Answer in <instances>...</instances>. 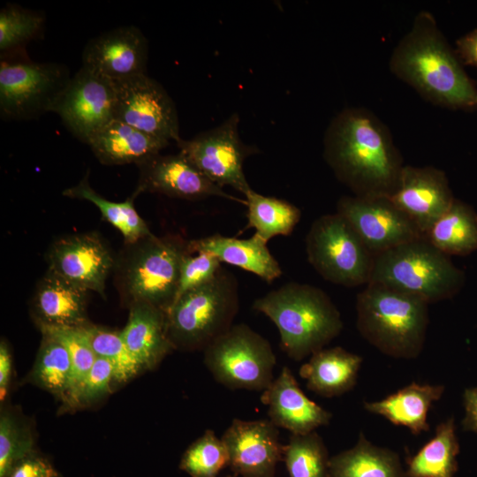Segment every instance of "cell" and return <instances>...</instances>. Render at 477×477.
Wrapping results in <instances>:
<instances>
[{
	"mask_svg": "<svg viewBox=\"0 0 477 477\" xmlns=\"http://www.w3.org/2000/svg\"><path fill=\"white\" fill-rule=\"evenodd\" d=\"M325 161L358 197H390L404 168L389 128L370 110L348 108L329 124Z\"/></svg>",
	"mask_w": 477,
	"mask_h": 477,
	"instance_id": "6da1fadb",
	"label": "cell"
},
{
	"mask_svg": "<svg viewBox=\"0 0 477 477\" xmlns=\"http://www.w3.org/2000/svg\"><path fill=\"white\" fill-rule=\"evenodd\" d=\"M391 72L433 104L477 110V87L467 75L433 14L420 11L395 47Z\"/></svg>",
	"mask_w": 477,
	"mask_h": 477,
	"instance_id": "7a4b0ae2",
	"label": "cell"
},
{
	"mask_svg": "<svg viewBox=\"0 0 477 477\" xmlns=\"http://www.w3.org/2000/svg\"><path fill=\"white\" fill-rule=\"evenodd\" d=\"M253 308L276 325L282 350L296 361L323 349L343 329L340 312L329 295L307 284L286 283L256 299Z\"/></svg>",
	"mask_w": 477,
	"mask_h": 477,
	"instance_id": "3957f363",
	"label": "cell"
},
{
	"mask_svg": "<svg viewBox=\"0 0 477 477\" xmlns=\"http://www.w3.org/2000/svg\"><path fill=\"white\" fill-rule=\"evenodd\" d=\"M428 307L420 298L369 283L357 295V329L381 352L397 359H415L424 347Z\"/></svg>",
	"mask_w": 477,
	"mask_h": 477,
	"instance_id": "277c9868",
	"label": "cell"
},
{
	"mask_svg": "<svg viewBox=\"0 0 477 477\" xmlns=\"http://www.w3.org/2000/svg\"><path fill=\"white\" fill-rule=\"evenodd\" d=\"M189 253V240L179 235L150 234L125 244L113 269L116 289L129 306L144 302L163 311L178 290L181 261Z\"/></svg>",
	"mask_w": 477,
	"mask_h": 477,
	"instance_id": "5b68a950",
	"label": "cell"
},
{
	"mask_svg": "<svg viewBox=\"0 0 477 477\" xmlns=\"http://www.w3.org/2000/svg\"><path fill=\"white\" fill-rule=\"evenodd\" d=\"M238 309V282L222 267L211 281L179 295L165 312L174 350L203 352L232 327Z\"/></svg>",
	"mask_w": 477,
	"mask_h": 477,
	"instance_id": "8992f818",
	"label": "cell"
},
{
	"mask_svg": "<svg viewBox=\"0 0 477 477\" xmlns=\"http://www.w3.org/2000/svg\"><path fill=\"white\" fill-rule=\"evenodd\" d=\"M464 282L463 271L425 237L375 254L369 281L412 294L428 304L453 297Z\"/></svg>",
	"mask_w": 477,
	"mask_h": 477,
	"instance_id": "52a82bcc",
	"label": "cell"
},
{
	"mask_svg": "<svg viewBox=\"0 0 477 477\" xmlns=\"http://www.w3.org/2000/svg\"><path fill=\"white\" fill-rule=\"evenodd\" d=\"M307 261L326 281L344 287L367 285L375 254L338 213L316 218L306 237Z\"/></svg>",
	"mask_w": 477,
	"mask_h": 477,
	"instance_id": "ba28073f",
	"label": "cell"
},
{
	"mask_svg": "<svg viewBox=\"0 0 477 477\" xmlns=\"http://www.w3.org/2000/svg\"><path fill=\"white\" fill-rule=\"evenodd\" d=\"M203 352L214 379L228 389L262 392L275 379L270 343L245 323L233 324Z\"/></svg>",
	"mask_w": 477,
	"mask_h": 477,
	"instance_id": "9c48e42d",
	"label": "cell"
},
{
	"mask_svg": "<svg viewBox=\"0 0 477 477\" xmlns=\"http://www.w3.org/2000/svg\"><path fill=\"white\" fill-rule=\"evenodd\" d=\"M71 78L63 64L36 63L28 57L1 60L2 119L27 121L52 112Z\"/></svg>",
	"mask_w": 477,
	"mask_h": 477,
	"instance_id": "30bf717a",
	"label": "cell"
},
{
	"mask_svg": "<svg viewBox=\"0 0 477 477\" xmlns=\"http://www.w3.org/2000/svg\"><path fill=\"white\" fill-rule=\"evenodd\" d=\"M238 114L219 126L200 132L191 140L176 142L182 153L211 182L223 188L229 186L246 195L250 187L244 173L246 159L258 149L242 142Z\"/></svg>",
	"mask_w": 477,
	"mask_h": 477,
	"instance_id": "8fae6325",
	"label": "cell"
},
{
	"mask_svg": "<svg viewBox=\"0 0 477 477\" xmlns=\"http://www.w3.org/2000/svg\"><path fill=\"white\" fill-rule=\"evenodd\" d=\"M113 81L114 119L169 141L181 139L175 103L159 82L146 73Z\"/></svg>",
	"mask_w": 477,
	"mask_h": 477,
	"instance_id": "7c38bea8",
	"label": "cell"
},
{
	"mask_svg": "<svg viewBox=\"0 0 477 477\" xmlns=\"http://www.w3.org/2000/svg\"><path fill=\"white\" fill-rule=\"evenodd\" d=\"M114 81L81 66L72 76L52 112L59 116L73 136L88 144L114 119Z\"/></svg>",
	"mask_w": 477,
	"mask_h": 477,
	"instance_id": "4fadbf2b",
	"label": "cell"
},
{
	"mask_svg": "<svg viewBox=\"0 0 477 477\" xmlns=\"http://www.w3.org/2000/svg\"><path fill=\"white\" fill-rule=\"evenodd\" d=\"M337 213L375 255L424 237L389 197L343 196L337 203Z\"/></svg>",
	"mask_w": 477,
	"mask_h": 477,
	"instance_id": "5bb4252c",
	"label": "cell"
},
{
	"mask_svg": "<svg viewBox=\"0 0 477 477\" xmlns=\"http://www.w3.org/2000/svg\"><path fill=\"white\" fill-rule=\"evenodd\" d=\"M46 260L49 270L104 297L116 257L99 233L91 231L56 239L47 251Z\"/></svg>",
	"mask_w": 477,
	"mask_h": 477,
	"instance_id": "9a60e30c",
	"label": "cell"
},
{
	"mask_svg": "<svg viewBox=\"0 0 477 477\" xmlns=\"http://www.w3.org/2000/svg\"><path fill=\"white\" fill-rule=\"evenodd\" d=\"M228 452V466L240 477H275L278 462L284 460L279 430L269 419H234L223 434Z\"/></svg>",
	"mask_w": 477,
	"mask_h": 477,
	"instance_id": "2e32d148",
	"label": "cell"
},
{
	"mask_svg": "<svg viewBox=\"0 0 477 477\" xmlns=\"http://www.w3.org/2000/svg\"><path fill=\"white\" fill-rule=\"evenodd\" d=\"M137 166L140 175L132 193L135 197L145 192L191 201L216 196L246 205V200L224 192L180 152L175 155L157 154Z\"/></svg>",
	"mask_w": 477,
	"mask_h": 477,
	"instance_id": "e0dca14e",
	"label": "cell"
},
{
	"mask_svg": "<svg viewBox=\"0 0 477 477\" xmlns=\"http://www.w3.org/2000/svg\"><path fill=\"white\" fill-rule=\"evenodd\" d=\"M390 200L425 237L455 198L445 172L434 166L405 165Z\"/></svg>",
	"mask_w": 477,
	"mask_h": 477,
	"instance_id": "ac0fdd59",
	"label": "cell"
},
{
	"mask_svg": "<svg viewBox=\"0 0 477 477\" xmlns=\"http://www.w3.org/2000/svg\"><path fill=\"white\" fill-rule=\"evenodd\" d=\"M148 40L134 26H124L91 39L82 51V67L112 80L145 74Z\"/></svg>",
	"mask_w": 477,
	"mask_h": 477,
	"instance_id": "d6986e66",
	"label": "cell"
},
{
	"mask_svg": "<svg viewBox=\"0 0 477 477\" xmlns=\"http://www.w3.org/2000/svg\"><path fill=\"white\" fill-rule=\"evenodd\" d=\"M261 401L268 406L269 420L292 435L315 431L332 418L331 413L306 396L288 367L262 391Z\"/></svg>",
	"mask_w": 477,
	"mask_h": 477,
	"instance_id": "ffe728a7",
	"label": "cell"
},
{
	"mask_svg": "<svg viewBox=\"0 0 477 477\" xmlns=\"http://www.w3.org/2000/svg\"><path fill=\"white\" fill-rule=\"evenodd\" d=\"M88 292L47 269L38 281L31 299L32 316L38 327H81L88 322Z\"/></svg>",
	"mask_w": 477,
	"mask_h": 477,
	"instance_id": "44dd1931",
	"label": "cell"
},
{
	"mask_svg": "<svg viewBox=\"0 0 477 477\" xmlns=\"http://www.w3.org/2000/svg\"><path fill=\"white\" fill-rule=\"evenodd\" d=\"M267 241L257 234L248 238H238L221 234L189 240L190 253L204 251L224 262L250 273L267 283L281 276L280 264L271 254Z\"/></svg>",
	"mask_w": 477,
	"mask_h": 477,
	"instance_id": "7402d4cb",
	"label": "cell"
},
{
	"mask_svg": "<svg viewBox=\"0 0 477 477\" xmlns=\"http://www.w3.org/2000/svg\"><path fill=\"white\" fill-rule=\"evenodd\" d=\"M122 337L130 352L144 370H150L174 350L166 328L165 311L148 303L129 306Z\"/></svg>",
	"mask_w": 477,
	"mask_h": 477,
	"instance_id": "603a6c76",
	"label": "cell"
},
{
	"mask_svg": "<svg viewBox=\"0 0 477 477\" xmlns=\"http://www.w3.org/2000/svg\"><path fill=\"white\" fill-rule=\"evenodd\" d=\"M169 140L140 131L112 119L87 144L97 160L104 165H137L160 154Z\"/></svg>",
	"mask_w": 477,
	"mask_h": 477,
	"instance_id": "cb8c5ba5",
	"label": "cell"
},
{
	"mask_svg": "<svg viewBox=\"0 0 477 477\" xmlns=\"http://www.w3.org/2000/svg\"><path fill=\"white\" fill-rule=\"evenodd\" d=\"M362 357L336 346L313 353L299 371L307 388L324 398L341 396L356 384Z\"/></svg>",
	"mask_w": 477,
	"mask_h": 477,
	"instance_id": "d4e9b609",
	"label": "cell"
},
{
	"mask_svg": "<svg viewBox=\"0 0 477 477\" xmlns=\"http://www.w3.org/2000/svg\"><path fill=\"white\" fill-rule=\"evenodd\" d=\"M443 391V385L412 382L383 399L364 402V408L393 425L405 427L413 435H419L428 431V413Z\"/></svg>",
	"mask_w": 477,
	"mask_h": 477,
	"instance_id": "484cf974",
	"label": "cell"
},
{
	"mask_svg": "<svg viewBox=\"0 0 477 477\" xmlns=\"http://www.w3.org/2000/svg\"><path fill=\"white\" fill-rule=\"evenodd\" d=\"M329 477H407L398 453L368 441L362 432L356 444L329 458Z\"/></svg>",
	"mask_w": 477,
	"mask_h": 477,
	"instance_id": "4316f807",
	"label": "cell"
},
{
	"mask_svg": "<svg viewBox=\"0 0 477 477\" xmlns=\"http://www.w3.org/2000/svg\"><path fill=\"white\" fill-rule=\"evenodd\" d=\"M425 238L449 256L473 253L477 251V214L469 205L455 199Z\"/></svg>",
	"mask_w": 477,
	"mask_h": 477,
	"instance_id": "83f0119b",
	"label": "cell"
},
{
	"mask_svg": "<svg viewBox=\"0 0 477 477\" xmlns=\"http://www.w3.org/2000/svg\"><path fill=\"white\" fill-rule=\"evenodd\" d=\"M459 444L453 418L441 422L434 436L413 456L407 457V477H454Z\"/></svg>",
	"mask_w": 477,
	"mask_h": 477,
	"instance_id": "f1b7e54d",
	"label": "cell"
},
{
	"mask_svg": "<svg viewBox=\"0 0 477 477\" xmlns=\"http://www.w3.org/2000/svg\"><path fill=\"white\" fill-rule=\"evenodd\" d=\"M63 195L93 203L101 212L102 218L122 234L125 244L133 243L152 234L134 207L136 197L133 194L124 201H109L92 188L88 174L76 186L64 190Z\"/></svg>",
	"mask_w": 477,
	"mask_h": 477,
	"instance_id": "f546056e",
	"label": "cell"
},
{
	"mask_svg": "<svg viewBox=\"0 0 477 477\" xmlns=\"http://www.w3.org/2000/svg\"><path fill=\"white\" fill-rule=\"evenodd\" d=\"M247 226L265 241L289 236L301 218V211L287 201L265 196L251 189L246 195Z\"/></svg>",
	"mask_w": 477,
	"mask_h": 477,
	"instance_id": "4dcf8cb0",
	"label": "cell"
},
{
	"mask_svg": "<svg viewBox=\"0 0 477 477\" xmlns=\"http://www.w3.org/2000/svg\"><path fill=\"white\" fill-rule=\"evenodd\" d=\"M43 13L7 4L0 11L1 60L28 57L26 46L38 38L43 31Z\"/></svg>",
	"mask_w": 477,
	"mask_h": 477,
	"instance_id": "1f68e13d",
	"label": "cell"
},
{
	"mask_svg": "<svg viewBox=\"0 0 477 477\" xmlns=\"http://www.w3.org/2000/svg\"><path fill=\"white\" fill-rule=\"evenodd\" d=\"M42 335L29 381L63 401L71 378V358L61 342L47 334Z\"/></svg>",
	"mask_w": 477,
	"mask_h": 477,
	"instance_id": "d6a6232c",
	"label": "cell"
},
{
	"mask_svg": "<svg viewBox=\"0 0 477 477\" xmlns=\"http://www.w3.org/2000/svg\"><path fill=\"white\" fill-rule=\"evenodd\" d=\"M80 328L95 356L103 358L112 364L114 382L124 383L144 371L128 350L121 331L95 325L89 322Z\"/></svg>",
	"mask_w": 477,
	"mask_h": 477,
	"instance_id": "836d02e7",
	"label": "cell"
},
{
	"mask_svg": "<svg viewBox=\"0 0 477 477\" xmlns=\"http://www.w3.org/2000/svg\"><path fill=\"white\" fill-rule=\"evenodd\" d=\"M326 445L316 432L291 435L284 446V461L290 477H329Z\"/></svg>",
	"mask_w": 477,
	"mask_h": 477,
	"instance_id": "e575fe53",
	"label": "cell"
},
{
	"mask_svg": "<svg viewBox=\"0 0 477 477\" xmlns=\"http://www.w3.org/2000/svg\"><path fill=\"white\" fill-rule=\"evenodd\" d=\"M38 328L42 334L51 336L61 342L69 352L72 362L71 378L62 402L67 408L75 409L78 394L96 356L80 327L39 326Z\"/></svg>",
	"mask_w": 477,
	"mask_h": 477,
	"instance_id": "d590c367",
	"label": "cell"
},
{
	"mask_svg": "<svg viewBox=\"0 0 477 477\" xmlns=\"http://www.w3.org/2000/svg\"><path fill=\"white\" fill-rule=\"evenodd\" d=\"M36 450L32 425L11 408L0 414V477H6L13 465Z\"/></svg>",
	"mask_w": 477,
	"mask_h": 477,
	"instance_id": "8d00e7d4",
	"label": "cell"
},
{
	"mask_svg": "<svg viewBox=\"0 0 477 477\" xmlns=\"http://www.w3.org/2000/svg\"><path fill=\"white\" fill-rule=\"evenodd\" d=\"M228 461L223 440L213 430L207 429L184 452L179 468L191 477H216Z\"/></svg>",
	"mask_w": 477,
	"mask_h": 477,
	"instance_id": "74e56055",
	"label": "cell"
},
{
	"mask_svg": "<svg viewBox=\"0 0 477 477\" xmlns=\"http://www.w3.org/2000/svg\"><path fill=\"white\" fill-rule=\"evenodd\" d=\"M221 264L222 262L210 253L189 251L181 261L176 299L182 293L211 281L222 268Z\"/></svg>",
	"mask_w": 477,
	"mask_h": 477,
	"instance_id": "f35d334b",
	"label": "cell"
},
{
	"mask_svg": "<svg viewBox=\"0 0 477 477\" xmlns=\"http://www.w3.org/2000/svg\"><path fill=\"white\" fill-rule=\"evenodd\" d=\"M112 382H114L112 364L103 358L96 357L81 385L75 409L91 405L101 400L110 392Z\"/></svg>",
	"mask_w": 477,
	"mask_h": 477,
	"instance_id": "ab89813d",
	"label": "cell"
},
{
	"mask_svg": "<svg viewBox=\"0 0 477 477\" xmlns=\"http://www.w3.org/2000/svg\"><path fill=\"white\" fill-rule=\"evenodd\" d=\"M6 477H60L52 462L37 450L16 462Z\"/></svg>",
	"mask_w": 477,
	"mask_h": 477,
	"instance_id": "60d3db41",
	"label": "cell"
},
{
	"mask_svg": "<svg viewBox=\"0 0 477 477\" xmlns=\"http://www.w3.org/2000/svg\"><path fill=\"white\" fill-rule=\"evenodd\" d=\"M455 52L463 65L477 68V28L457 39Z\"/></svg>",
	"mask_w": 477,
	"mask_h": 477,
	"instance_id": "b9f144b4",
	"label": "cell"
},
{
	"mask_svg": "<svg viewBox=\"0 0 477 477\" xmlns=\"http://www.w3.org/2000/svg\"><path fill=\"white\" fill-rule=\"evenodd\" d=\"M12 355L11 349L4 340L0 343V399H6L12 375Z\"/></svg>",
	"mask_w": 477,
	"mask_h": 477,
	"instance_id": "7bdbcfd3",
	"label": "cell"
},
{
	"mask_svg": "<svg viewBox=\"0 0 477 477\" xmlns=\"http://www.w3.org/2000/svg\"><path fill=\"white\" fill-rule=\"evenodd\" d=\"M466 417L463 420L465 428L477 432V388L465 391Z\"/></svg>",
	"mask_w": 477,
	"mask_h": 477,
	"instance_id": "ee69618b",
	"label": "cell"
},
{
	"mask_svg": "<svg viewBox=\"0 0 477 477\" xmlns=\"http://www.w3.org/2000/svg\"><path fill=\"white\" fill-rule=\"evenodd\" d=\"M226 477H236V475H234V476H232V475H228V476H226Z\"/></svg>",
	"mask_w": 477,
	"mask_h": 477,
	"instance_id": "f6af8a7d",
	"label": "cell"
}]
</instances>
